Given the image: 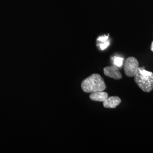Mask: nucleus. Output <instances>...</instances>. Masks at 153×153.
Here are the masks:
<instances>
[{"label":"nucleus","mask_w":153,"mask_h":153,"mask_svg":"<svg viewBox=\"0 0 153 153\" xmlns=\"http://www.w3.org/2000/svg\"><path fill=\"white\" fill-rule=\"evenodd\" d=\"M150 49L152 50V51L153 52V42H152V45H151V47H150Z\"/></svg>","instance_id":"10"},{"label":"nucleus","mask_w":153,"mask_h":153,"mask_svg":"<svg viewBox=\"0 0 153 153\" xmlns=\"http://www.w3.org/2000/svg\"><path fill=\"white\" fill-rule=\"evenodd\" d=\"M121 102V99L118 97H110L103 102V106L106 108H115L120 104Z\"/></svg>","instance_id":"5"},{"label":"nucleus","mask_w":153,"mask_h":153,"mask_svg":"<svg viewBox=\"0 0 153 153\" xmlns=\"http://www.w3.org/2000/svg\"><path fill=\"white\" fill-rule=\"evenodd\" d=\"M109 42L107 40V41H105V42H104L100 43V44H99V47H100V49H102V50H104V49L107 48L108 47V46L109 45Z\"/></svg>","instance_id":"8"},{"label":"nucleus","mask_w":153,"mask_h":153,"mask_svg":"<svg viewBox=\"0 0 153 153\" xmlns=\"http://www.w3.org/2000/svg\"><path fill=\"white\" fill-rule=\"evenodd\" d=\"M124 59L120 57H115L114 59V65L118 67H121L123 65Z\"/></svg>","instance_id":"7"},{"label":"nucleus","mask_w":153,"mask_h":153,"mask_svg":"<svg viewBox=\"0 0 153 153\" xmlns=\"http://www.w3.org/2000/svg\"><path fill=\"white\" fill-rule=\"evenodd\" d=\"M82 90L86 93L102 91L106 88L104 79L99 74H93L85 78L81 83Z\"/></svg>","instance_id":"1"},{"label":"nucleus","mask_w":153,"mask_h":153,"mask_svg":"<svg viewBox=\"0 0 153 153\" xmlns=\"http://www.w3.org/2000/svg\"><path fill=\"white\" fill-rule=\"evenodd\" d=\"M105 76L110 77L115 79H120L122 78V74L117 66L112 65L105 67L103 69Z\"/></svg>","instance_id":"4"},{"label":"nucleus","mask_w":153,"mask_h":153,"mask_svg":"<svg viewBox=\"0 0 153 153\" xmlns=\"http://www.w3.org/2000/svg\"><path fill=\"white\" fill-rule=\"evenodd\" d=\"M108 36H100V37H99L98 38L97 40L99 42H100V43H103V42H104L108 40Z\"/></svg>","instance_id":"9"},{"label":"nucleus","mask_w":153,"mask_h":153,"mask_svg":"<svg viewBox=\"0 0 153 153\" xmlns=\"http://www.w3.org/2000/svg\"><path fill=\"white\" fill-rule=\"evenodd\" d=\"M108 97V94L105 92H103V91L93 92L90 95V98L92 100L100 102H103Z\"/></svg>","instance_id":"6"},{"label":"nucleus","mask_w":153,"mask_h":153,"mask_svg":"<svg viewBox=\"0 0 153 153\" xmlns=\"http://www.w3.org/2000/svg\"><path fill=\"white\" fill-rule=\"evenodd\" d=\"M134 81L138 86L146 93H150L153 90V73L146 71L143 68L139 67L134 76Z\"/></svg>","instance_id":"2"},{"label":"nucleus","mask_w":153,"mask_h":153,"mask_svg":"<svg viewBox=\"0 0 153 153\" xmlns=\"http://www.w3.org/2000/svg\"><path fill=\"white\" fill-rule=\"evenodd\" d=\"M139 68V62L134 57L127 58L124 65V72L126 76L132 77L135 76Z\"/></svg>","instance_id":"3"}]
</instances>
